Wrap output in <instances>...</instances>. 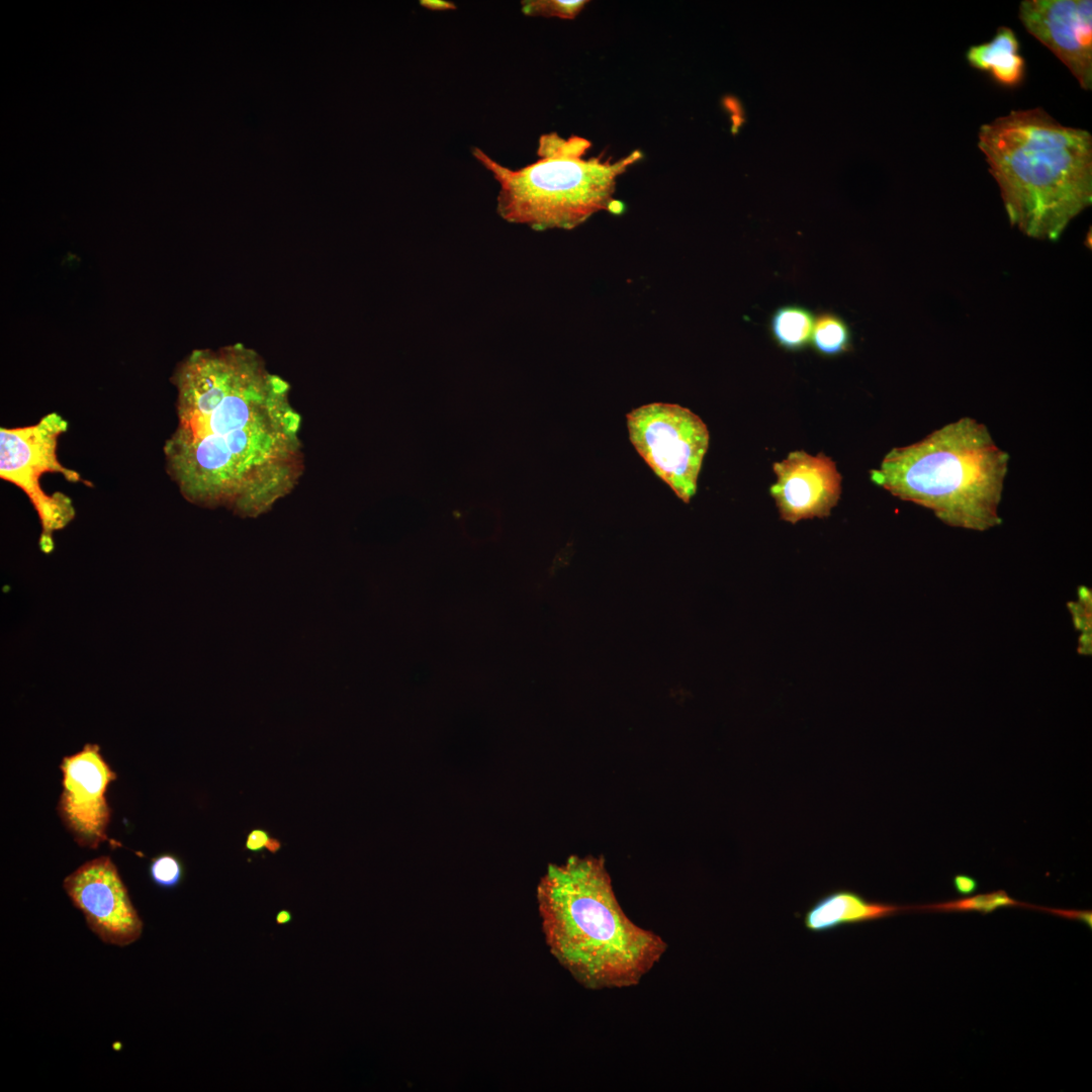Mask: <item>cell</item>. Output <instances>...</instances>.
Masks as SVG:
<instances>
[{
	"mask_svg": "<svg viewBox=\"0 0 1092 1092\" xmlns=\"http://www.w3.org/2000/svg\"><path fill=\"white\" fill-rule=\"evenodd\" d=\"M178 424L166 468L181 494L244 518L270 511L304 470L288 383L242 344L191 352L172 376Z\"/></svg>",
	"mask_w": 1092,
	"mask_h": 1092,
	"instance_id": "obj_1",
	"label": "cell"
},
{
	"mask_svg": "<svg viewBox=\"0 0 1092 1092\" xmlns=\"http://www.w3.org/2000/svg\"><path fill=\"white\" fill-rule=\"evenodd\" d=\"M537 902L551 953L587 989L636 986L666 951L661 936L626 915L603 856L549 864Z\"/></svg>",
	"mask_w": 1092,
	"mask_h": 1092,
	"instance_id": "obj_2",
	"label": "cell"
},
{
	"mask_svg": "<svg viewBox=\"0 0 1092 1092\" xmlns=\"http://www.w3.org/2000/svg\"><path fill=\"white\" fill-rule=\"evenodd\" d=\"M978 148L1012 225L1057 240L1092 202V135L1041 107L1011 110L981 125Z\"/></svg>",
	"mask_w": 1092,
	"mask_h": 1092,
	"instance_id": "obj_3",
	"label": "cell"
},
{
	"mask_svg": "<svg viewBox=\"0 0 1092 1092\" xmlns=\"http://www.w3.org/2000/svg\"><path fill=\"white\" fill-rule=\"evenodd\" d=\"M1008 455L970 418L923 440L892 449L871 479L893 495L933 511L943 522L985 530L1000 522L998 506Z\"/></svg>",
	"mask_w": 1092,
	"mask_h": 1092,
	"instance_id": "obj_4",
	"label": "cell"
},
{
	"mask_svg": "<svg viewBox=\"0 0 1092 1092\" xmlns=\"http://www.w3.org/2000/svg\"><path fill=\"white\" fill-rule=\"evenodd\" d=\"M590 147L579 135L544 133L538 159L517 170L479 148H473L472 155L499 185L496 210L503 219L535 231L572 230L599 211H623L614 197L617 180L642 158L639 150L618 160L586 157Z\"/></svg>",
	"mask_w": 1092,
	"mask_h": 1092,
	"instance_id": "obj_5",
	"label": "cell"
},
{
	"mask_svg": "<svg viewBox=\"0 0 1092 1092\" xmlns=\"http://www.w3.org/2000/svg\"><path fill=\"white\" fill-rule=\"evenodd\" d=\"M68 423L57 413L42 417L36 424L0 429V477L19 487L34 508L41 527L40 550H54V534L75 518L72 500L62 492L48 494L40 487L43 473H61L71 482L81 481L75 470L63 466L57 456L59 437Z\"/></svg>",
	"mask_w": 1092,
	"mask_h": 1092,
	"instance_id": "obj_6",
	"label": "cell"
},
{
	"mask_svg": "<svg viewBox=\"0 0 1092 1092\" xmlns=\"http://www.w3.org/2000/svg\"><path fill=\"white\" fill-rule=\"evenodd\" d=\"M626 420L629 439L638 454L688 504L697 491L709 447L706 424L689 408L665 402L634 408Z\"/></svg>",
	"mask_w": 1092,
	"mask_h": 1092,
	"instance_id": "obj_7",
	"label": "cell"
},
{
	"mask_svg": "<svg viewBox=\"0 0 1092 1092\" xmlns=\"http://www.w3.org/2000/svg\"><path fill=\"white\" fill-rule=\"evenodd\" d=\"M63 887L103 942L125 946L140 938L143 921L109 856L86 861L65 878Z\"/></svg>",
	"mask_w": 1092,
	"mask_h": 1092,
	"instance_id": "obj_8",
	"label": "cell"
},
{
	"mask_svg": "<svg viewBox=\"0 0 1092 1092\" xmlns=\"http://www.w3.org/2000/svg\"><path fill=\"white\" fill-rule=\"evenodd\" d=\"M63 791L58 811L77 843L91 848L107 840L110 809L105 792L116 774L104 760L97 744L87 743L60 765Z\"/></svg>",
	"mask_w": 1092,
	"mask_h": 1092,
	"instance_id": "obj_9",
	"label": "cell"
},
{
	"mask_svg": "<svg viewBox=\"0 0 1092 1092\" xmlns=\"http://www.w3.org/2000/svg\"><path fill=\"white\" fill-rule=\"evenodd\" d=\"M1024 28L1070 70L1081 88L1092 89V1L1023 0Z\"/></svg>",
	"mask_w": 1092,
	"mask_h": 1092,
	"instance_id": "obj_10",
	"label": "cell"
},
{
	"mask_svg": "<svg viewBox=\"0 0 1092 1092\" xmlns=\"http://www.w3.org/2000/svg\"><path fill=\"white\" fill-rule=\"evenodd\" d=\"M772 468L777 481L770 487V494L783 520L795 524L825 518L837 505L841 475L835 462L823 453L812 456L805 451H793Z\"/></svg>",
	"mask_w": 1092,
	"mask_h": 1092,
	"instance_id": "obj_11",
	"label": "cell"
},
{
	"mask_svg": "<svg viewBox=\"0 0 1092 1092\" xmlns=\"http://www.w3.org/2000/svg\"><path fill=\"white\" fill-rule=\"evenodd\" d=\"M917 908L870 901L852 890L837 889L814 901L803 913L802 922L807 931L824 933Z\"/></svg>",
	"mask_w": 1092,
	"mask_h": 1092,
	"instance_id": "obj_12",
	"label": "cell"
},
{
	"mask_svg": "<svg viewBox=\"0 0 1092 1092\" xmlns=\"http://www.w3.org/2000/svg\"><path fill=\"white\" fill-rule=\"evenodd\" d=\"M966 58L973 68L989 72L1003 86L1015 87L1024 78L1025 61L1019 54L1017 36L1010 27H998L991 40L969 48Z\"/></svg>",
	"mask_w": 1092,
	"mask_h": 1092,
	"instance_id": "obj_13",
	"label": "cell"
},
{
	"mask_svg": "<svg viewBox=\"0 0 1092 1092\" xmlns=\"http://www.w3.org/2000/svg\"><path fill=\"white\" fill-rule=\"evenodd\" d=\"M815 321L814 313L801 304H784L776 308L768 322L772 341L786 351L796 352L810 344Z\"/></svg>",
	"mask_w": 1092,
	"mask_h": 1092,
	"instance_id": "obj_14",
	"label": "cell"
},
{
	"mask_svg": "<svg viewBox=\"0 0 1092 1092\" xmlns=\"http://www.w3.org/2000/svg\"><path fill=\"white\" fill-rule=\"evenodd\" d=\"M810 344L820 355L835 357L847 353L852 347L849 325L832 311H822L815 316Z\"/></svg>",
	"mask_w": 1092,
	"mask_h": 1092,
	"instance_id": "obj_15",
	"label": "cell"
},
{
	"mask_svg": "<svg viewBox=\"0 0 1092 1092\" xmlns=\"http://www.w3.org/2000/svg\"><path fill=\"white\" fill-rule=\"evenodd\" d=\"M1019 903L1010 898L1004 891L978 895L972 898L946 902L943 904L920 907L921 909H936L943 911H979L982 913L992 912L1000 907L1015 906Z\"/></svg>",
	"mask_w": 1092,
	"mask_h": 1092,
	"instance_id": "obj_16",
	"label": "cell"
},
{
	"mask_svg": "<svg viewBox=\"0 0 1092 1092\" xmlns=\"http://www.w3.org/2000/svg\"><path fill=\"white\" fill-rule=\"evenodd\" d=\"M587 3L586 0H527L522 1L521 9L527 16L574 19Z\"/></svg>",
	"mask_w": 1092,
	"mask_h": 1092,
	"instance_id": "obj_17",
	"label": "cell"
},
{
	"mask_svg": "<svg viewBox=\"0 0 1092 1092\" xmlns=\"http://www.w3.org/2000/svg\"><path fill=\"white\" fill-rule=\"evenodd\" d=\"M149 874L153 883L158 887L174 889L183 881L184 866L177 855L162 853L152 858Z\"/></svg>",
	"mask_w": 1092,
	"mask_h": 1092,
	"instance_id": "obj_18",
	"label": "cell"
},
{
	"mask_svg": "<svg viewBox=\"0 0 1092 1092\" xmlns=\"http://www.w3.org/2000/svg\"><path fill=\"white\" fill-rule=\"evenodd\" d=\"M244 847L246 850L253 853H259L266 849L270 853L275 854L281 849L282 842L278 838L273 837L267 829L254 827L247 834Z\"/></svg>",
	"mask_w": 1092,
	"mask_h": 1092,
	"instance_id": "obj_19",
	"label": "cell"
},
{
	"mask_svg": "<svg viewBox=\"0 0 1092 1092\" xmlns=\"http://www.w3.org/2000/svg\"><path fill=\"white\" fill-rule=\"evenodd\" d=\"M952 883L956 891L962 895L972 894L978 889V882L966 875H957Z\"/></svg>",
	"mask_w": 1092,
	"mask_h": 1092,
	"instance_id": "obj_20",
	"label": "cell"
},
{
	"mask_svg": "<svg viewBox=\"0 0 1092 1092\" xmlns=\"http://www.w3.org/2000/svg\"><path fill=\"white\" fill-rule=\"evenodd\" d=\"M420 5L433 11L456 9V6L453 2L446 0H421Z\"/></svg>",
	"mask_w": 1092,
	"mask_h": 1092,
	"instance_id": "obj_21",
	"label": "cell"
},
{
	"mask_svg": "<svg viewBox=\"0 0 1092 1092\" xmlns=\"http://www.w3.org/2000/svg\"><path fill=\"white\" fill-rule=\"evenodd\" d=\"M292 913L287 909H281L275 916V922L277 925L288 924L292 921Z\"/></svg>",
	"mask_w": 1092,
	"mask_h": 1092,
	"instance_id": "obj_22",
	"label": "cell"
}]
</instances>
